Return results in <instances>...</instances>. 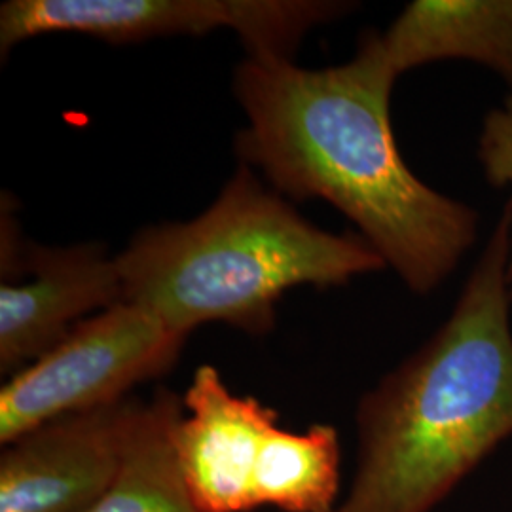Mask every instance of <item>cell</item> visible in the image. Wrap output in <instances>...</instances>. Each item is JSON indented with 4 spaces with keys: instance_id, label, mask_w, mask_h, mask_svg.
I'll use <instances>...</instances> for the list:
<instances>
[{
    "instance_id": "6da1fadb",
    "label": "cell",
    "mask_w": 512,
    "mask_h": 512,
    "mask_svg": "<svg viewBox=\"0 0 512 512\" xmlns=\"http://www.w3.org/2000/svg\"><path fill=\"white\" fill-rule=\"evenodd\" d=\"M395 82L374 33L336 67L247 55L234 76L247 118L236 152L239 164L260 171L281 196L336 207L385 266L425 296L475 245L478 215L404 162L391 126Z\"/></svg>"
},
{
    "instance_id": "7a4b0ae2",
    "label": "cell",
    "mask_w": 512,
    "mask_h": 512,
    "mask_svg": "<svg viewBox=\"0 0 512 512\" xmlns=\"http://www.w3.org/2000/svg\"><path fill=\"white\" fill-rule=\"evenodd\" d=\"M512 209L439 330L357 404V461L332 512H433L512 437Z\"/></svg>"
},
{
    "instance_id": "3957f363",
    "label": "cell",
    "mask_w": 512,
    "mask_h": 512,
    "mask_svg": "<svg viewBox=\"0 0 512 512\" xmlns=\"http://www.w3.org/2000/svg\"><path fill=\"white\" fill-rule=\"evenodd\" d=\"M116 262L124 302L171 329L226 323L255 336L274 329L289 289L340 287L387 268L366 239L317 228L245 164L200 217L148 226Z\"/></svg>"
},
{
    "instance_id": "277c9868",
    "label": "cell",
    "mask_w": 512,
    "mask_h": 512,
    "mask_svg": "<svg viewBox=\"0 0 512 512\" xmlns=\"http://www.w3.org/2000/svg\"><path fill=\"white\" fill-rule=\"evenodd\" d=\"M190 334L122 302L78 323L0 389V444L65 416L131 397L177 365Z\"/></svg>"
},
{
    "instance_id": "5b68a950",
    "label": "cell",
    "mask_w": 512,
    "mask_h": 512,
    "mask_svg": "<svg viewBox=\"0 0 512 512\" xmlns=\"http://www.w3.org/2000/svg\"><path fill=\"white\" fill-rule=\"evenodd\" d=\"M353 8L332 0H8L0 6V52L50 33L131 44L230 29L249 57L293 61L313 27Z\"/></svg>"
},
{
    "instance_id": "8992f818",
    "label": "cell",
    "mask_w": 512,
    "mask_h": 512,
    "mask_svg": "<svg viewBox=\"0 0 512 512\" xmlns=\"http://www.w3.org/2000/svg\"><path fill=\"white\" fill-rule=\"evenodd\" d=\"M0 372L12 376L99 311L124 302L116 256L101 245L42 247L21 236L2 203Z\"/></svg>"
},
{
    "instance_id": "52a82bcc",
    "label": "cell",
    "mask_w": 512,
    "mask_h": 512,
    "mask_svg": "<svg viewBox=\"0 0 512 512\" xmlns=\"http://www.w3.org/2000/svg\"><path fill=\"white\" fill-rule=\"evenodd\" d=\"M139 397L48 421L0 452V512H88L124 467Z\"/></svg>"
},
{
    "instance_id": "ba28073f",
    "label": "cell",
    "mask_w": 512,
    "mask_h": 512,
    "mask_svg": "<svg viewBox=\"0 0 512 512\" xmlns=\"http://www.w3.org/2000/svg\"><path fill=\"white\" fill-rule=\"evenodd\" d=\"M175 444L184 480L207 512L255 511V478L277 412L238 395L215 366L196 368Z\"/></svg>"
},
{
    "instance_id": "9c48e42d",
    "label": "cell",
    "mask_w": 512,
    "mask_h": 512,
    "mask_svg": "<svg viewBox=\"0 0 512 512\" xmlns=\"http://www.w3.org/2000/svg\"><path fill=\"white\" fill-rule=\"evenodd\" d=\"M374 35L397 78L461 59L494 71L512 90V0H414L385 33Z\"/></svg>"
},
{
    "instance_id": "30bf717a",
    "label": "cell",
    "mask_w": 512,
    "mask_h": 512,
    "mask_svg": "<svg viewBox=\"0 0 512 512\" xmlns=\"http://www.w3.org/2000/svg\"><path fill=\"white\" fill-rule=\"evenodd\" d=\"M183 397L158 389L139 399L124 467L107 494L88 512H207L184 480L175 433Z\"/></svg>"
},
{
    "instance_id": "8fae6325",
    "label": "cell",
    "mask_w": 512,
    "mask_h": 512,
    "mask_svg": "<svg viewBox=\"0 0 512 512\" xmlns=\"http://www.w3.org/2000/svg\"><path fill=\"white\" fill-rule=\"evenodd\" d=\"M340 467V437L329 423L306 431L275 425L256 471V509L332 512L340 503Z\"/></svg>"
},
{
    "instance_id": "7c38bea8",
    "label": "cell",
    "mask_w": 512,
    "mask_h": 512,
    "mask_svg": "<svg viewBox=\"0 0 512 512\" xmlns=\"http://www.w3.org/2000/svg\"><path fill=\"white\" fill-rule=\"evenodd\" d=\"M478 162L488 183L512 190V97L503 107L492 109L482 120L478 137ZM512 207V200L509 202ZM509 289L512 296V251L509 262Z\"/></svg>"
}]
</instances>
